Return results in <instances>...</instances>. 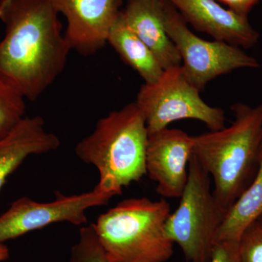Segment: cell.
Here are the masks:
<instances>
[{
  "mask_svg": "<svg viewBox=\"0 0 262 262\" xmlns=\"http://www.w3.org/2000/svg\"><path fill=\"white\" fill-rule=\"evenodd\" d=\"M10 257V251L4 244H0V262L6 261Z\"/></svg>",
  "mask_w": 262,
  "mask_h": 262,
  "instance_id": "21",
  "label": "cell"
},
{
  "mask_svg": "<svg viewBox=\"0 0 262 262\" xmlns=\"http://www.w3.org/2000/svg\"><path fill=\"white\" fill-rule=\"evenodd\" d=\"M67 21L64 33L71 49L84 56L97 53L107 43L108 34L120 11L121 0H50Z\"/></svg>",
  "mask_w": 262,
  "mask_h": 262,
  "instance_id": "10",
  "label": "cell"
},
{
  "mask_svg": "<svg viewBox=\"0 0 262 262\" xmlns=\"http://www.w3.org/2000/svg\"><path fill=\"white\" fill-rule=\"evenodd\" d=\"M50 0H0V77L35 101L64 70L71 49Z\"/></svg>",
  "mask_w": 262,
  "mask_h": 262,
  "instance_id": "1",
  "label": "cell"
},
{
  "mask_svg": "<svg viewBox=\"0 0 262 262\" xmlns=\"http://www.w3.org/2000/svg\"><path fill=\"white\" fill-rule=\"evenodd\" d=\"M113 198L110 193L96 187L91 192L70 196L56 192V199L48 203H39L28 196H21L0 215V244L52 224L68 222L77 226L85 225L88 210L106 206Z\"/></svg>",
  "mask_w": 262,
  "mask_h": 262,
  "instance_id": "8",
  "label": "cell"
},
{
  "mask_svg": "<svg viewBox=\"0 0 262 262\" xmlns=\"http://www.w3.org/2000/svg\"><path fill=\"white\" fill-rule=\"evenodd\" d=\"M241 262H262V221L251 224L238 241Z\"/></svg>",
  "mask_w": 262,
  "mask_h": 262,
  "instance_id": "18",
  "label": "cell"
},
{
  "mask_svg": "<svg viewBox=\"0 0 262 262\" xmlns=\"http://www.w3.org/2000/svg\"><path fill=\"white\" fill-rule=\"evenodd\" d=\"M210 262H241L238 242L221 241L216 243Z\"/></svg>",
  "mask_w": 262,
  "mask_h": 262,
  "instance_id": "19",
  "label": "cell"
},
{
  "mask_svg": "<svg viewBox=\"0 0 262 262\" xmlns=\"http://www.w3.org/2000/svg\"><path fill=\"white\" fill-rule=\"evenodd\" d=\"M262 216V146L261 159L252 182L226 213L217 234L221 241L238 242L244 231Z\"/></svg>",
  "mask_w": 262,
  "mask_h": 262,
  "instance_id": "15",
  "label": "cell"
},
{
  "mask_svg": "<svg viewBox=\"0 0 262 262\" xmlns=\"http://www.w3.org/2000/svg\"><path fill=\"white\" fill-rule=\"evenodd\" d=\"M170 213L165 198H129L92 225L110 262H166L173 254L165 230Z\"/></svg>",
  "mask_w": 262,
  "mask_h": 262,
  "instance_id": "4",
  "label": "cell"
},
{
  "mask_svg": "<svg viewBox=\"0 0 262 262\" xmlns=\"http://www.w3.org/2000/svg\"><path fill=\"white\" fill-rule=\"evenodd\" d=\"M231 110L230 126L193 136V155L213 179V195L226 213L254 178L262 146V103H237Z\"/></svg>",
  "mask_w": 262,
  "mask_h": 262,
  "instance_id": "2",
  "label": "cell"
},
{
  "mask_svg": "<svg viewBox=\"0 0 262 262\" xmlns=\"http://www.w3.org/2000/svg\"><path fill=\"white\" fill-rule=\"evenodd\" d=\"M178 208L165 223V233L188 262H210L226 213L217 203L210 176L192 155Z\"/></svg>",
  "mask_w": 262,
  "mask_h": 262,
  "instance_id": "5",
  "label": "cell"
},
{
  "mask_svg": "<svg viewBox=\"0 0 262 262\" xmlns=\"http://www.w3.org/2000/svg\"><path fill=\"white\" fill-rule=\"evenodd\" d=\"M68 262H110L93 225L80 229L78 241L71 248Z\"/></svg>",
  "mask_w": 262,
  "mask_h": 262,
  "instance_id": "17",
  "label": "cell"
},
{
  "mask_svg": "<svg viewBox=\"0 0 262 262\" xmlns=\"http://www.w3.org/2000/svg\"><path fill=\"white\" fill-rule=\"evenodd\" d=\"M60 145L58 136L45 128L42 117H24L11 132L0 139V191L29 157L51 152Z\"/></svg>",
  "mask_w": 262,
  "mask_h": 262,
  "instance_id": "12",
  "label": "cell"
},
{
  "mask_svg": "<svg viewBox=\"0 0 262 262\" xmlns=\"http://www.w3.org/2000/svg\"><path fill=\"white\" fill-rule=\"evenodd\" d=\"M193 151V136L179 129L166 127L149 134L146 175L156 183L158 194L165 199L180 198L187 183Z\"/></svg>",
  "mask_w": 262,
  "mask_h": 262,
  "instance_id": "9",
  "label": "cell"
},
{
  "mask_svg": "<svg viewBox=\"0 0 262 262\" xmlns=\"http://www.w3.org/2000/svg\"><path fill=\"white\" fill-rule=\"evenodd\" d=\"M165 29L182 58V67L188 80L200 91L220 76L239 69H257L259 63L239 48L222 41H208L188 28L178 10L161 0Z\"/></svg>",
  "mask_w": 262,
  "mask_h": 262,
  "instance_id": "7",
  "label": "cell"
},
{
  "mask_svg": "<svg viewBox=\"0 0 262 262\" xmlns=\"http://www.w3.org/2000/svg\"><path fill=\"white\" fill-rule=\"evenodd\" d=\"M121 13L127 27L152 52L163 70L182 65L178 50L165 29L161 0H127Z\"/></svg>",
  "mask_w": 262,
  "mask_h": 262,
  "instance_id": "13",
  "label": "cell"
},
{
  "mask_svg": "<svg viewBox=\"0 0 262 262\" xmlns=\"http://www.w3.org/2000/svg\"><path fill=\"white\" fill-rule=\"evenodd\" d=\"M149 132L136 102L102 117L92 134L77 144L75 153L99 173L97 189L113 196L146 175Z\"/></svg>",
  "mask_w": 262,
  "mask_h": 262,
  "instance_id": "3",
  "label": "cell"
},
{
  "mask_svg": "<svg viewBox=\"0 0 262 262\" xmlns=\"http://www.w3.org/2000/svg\"><path fill=\"white\" fill-rule=\"evenodd\" d=\"M107 43L118 53L122 61L135 70L145 83L156 82L163 72L156 57L149 48L127 27L121 11L114 24Z\"/></svg>",
  "mask_w": 262,
  "mask_h": 262,
  "instance_id": "14",
  "label": "cell"
},
{
  "mask_svg": "<svg viewBox=\"0 0 262 262\" xmlns=\"http://www.w3.org/2000/svg\"><path fill=\"white\" fill-rule=\"evenodd\" d=\"M25 99L18 90L0 77V139L26 117Z\"/></svg>",
  "mask_w": 262,
  "mask_h": 262,
  "instance_id": "16",
  "label": "cell"
},
{
  "mask_svg": "<svg viewBox=\"0 0 262 262\" xmlns=\"http://www.w3.org/2000/svg\"><path fill=\"white\" fill-rule=\"evenodd\" d=\"M200 92L188 80L182 65L164 70L156 82L143 84L135 102L149 134L184 119L203 122L211 130L224 128L225 111L205 102Z\"/></svg>",
  "mask_w": 262,
  "mask_h": 262,
  "instance_id": "6",
  "label": "cell"
},
{
  "mask_svg": "<svg viewBox=\"0 0 262 262\" xmlns=\"http://www.w3.org/2000/svg\"><path fill=\"white\" fill-rule=\"evenodd\" d=\"M178 10L186 22L215 40L250 48L257 43L259 34L247 16L225 9L215 0H166Z\"/></svg>",
  "mask_w": 262,
  "mask_h": 262,
  "instance_id": "11",
  "label": "cell"
},
{
  "mask_svg": "<svg viewBox=\"0 0 262 262\" xmlns=\"http://www.w3.org/2000/svg\"><path fill=\"white\" fill-rule=\"evenodd\" d=\"M219 1L228 5L229 9L235 12L237 14L247 16L248 13L259 0H219Z\"/></svg>",
  "mask_w": 262,
  "mask_h": 262,
  "instance_id": "20",
  "label": "cell"
},
{
  "mask_svg": "<svg viewBox=\"0 0 262 262\" xmlns=\"http://www.w3.org/2000/svg\"><path fill=\"white\" fill-rule=\"evenodd\" d=\"M259 220L262 221V216L259 219Z\"/></svg>",
  "mask_w": 262,
  "mask_h": 262,
  "instance_id": "22",
  "label": "cell"
}]
</instances>
